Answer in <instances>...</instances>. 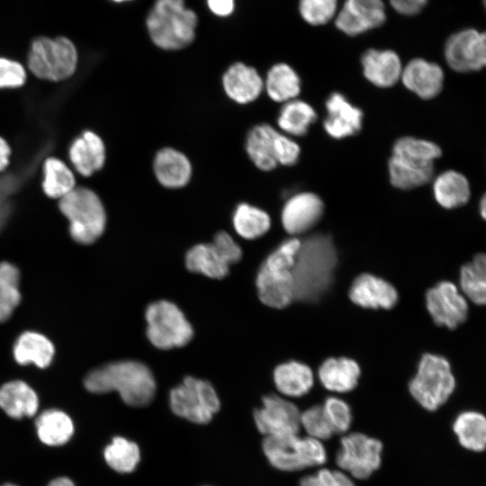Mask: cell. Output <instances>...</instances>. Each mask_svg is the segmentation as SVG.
<instances>
[{
    "instance_id": "obj_1",
    "label": "cell",
    "mask_w": 486,
    "mask_h": 486,
    "mask_svg": "<svg viewBox=\"0 0 486 486\" xmlns=\"http://www.w3.org/2000/svg\"><path fill=\"white\" fill-rule=\"evenodd\" d=\"M337 263L336 248L328 235H312L301 242L292 267L293 300L320 299L331 284Z\"/></svg>"
},
{
    "instance_id": "obj_2",
    "label": "cell",
    "mask_w": 486,
    "mask_h": 486,
    "mask_svg": "<svg viewBox=\"0 0 486 486\" xmlns=\"http://www.w3.org/2000/svg\"><path fill=\"white\" fill-rule=\"evenodd\" d=\"M85 387L94 393L115 391L129 406L144 407L156 393V381L150 369L143 363L121 360L109 363L90 372Z\"/></svg>"
},
{
    "instance_id": "obj_3",
    "label": "cell",
    "mask_w": 486,
    "mask_h": 486,
    "mask_svg": "<svg viewBox=\"0 0 486 486\" xmlns=\"http://www.w3.org/2000/svg\"><path fill=\"white\" fill-rule=\"evenodd\" d=\"M441 156L440 147L433 141L410 136L397 140L388 162L391 184L410 190L429 183L434 161Z\"/></svg>"
},
{
    "instance_id": "obj_4",
    "label": "cell",
    "mask_w": 486,
    "mask_h": 486,
    "mask_svg": "<svg viewBox=\"0 0 486 486\" xmlns=\"http://www.w3.org/2000/svg\"><path fill=\"white\" fill-rule=\"evenodd\" d=\"M146 25L157 47L177 50L194 40L197 15L185 7L184 0H156L147 16Z\"/></svg>"
},
{
    "instance_id": "obj_5",
    "label": "cell",
    "mask_w": 486,
    "mask_h": 486,
    "mask_svg": "<svg viewBox=\"0 0 486 486\" xmlns=\"http://www.w3.org/2000/svg\"><path fill=\"white\" fill-rule=\"evenodd\" d=\"M300 245L296 238L284 241L261 265L256 284L258 297L266 306L282 309L293 301L292 267Z\"/></svg>"
},
{
    "instance_id": "obj_6",
    "label": "cell",
    "mask_w": 486,
    "mask_h": 486,
    "mask_svg": "<svg viewBox=\"0 0 486 486\" xmlns=\"http://www.w3.org/2000/svg\"><path fill=\"white\" fill-rule=\"evenodd\" d=\"M59 209L69 221L73 239L80 244L94 243L104 233L106 213L99 196L92 190L74 188L60 198Z\"/></svg>"
},
{
    "instance_id": "obj_7",
    "label": "cell",
    "mask_w": 486,
    "mask_h": 486,
    "mask_svg": "<svg viewBox=\"0 0 486 486\" xmlns=\"http://www.w3.org/2000/svg\"><path fill=\"white\" fill-rule=\"evenodd\" d=\"M262 448L270 464L284 472L322 465L327 460L321 441L299 434L265 436Z\"/></svg>"
},
{
    "instance_id": "obj_8",
    "label": "cell",
    "mask_w": 486,
    "mask_h": 486,
    "mask_svg": "<svg viewBox=\"0 0 486 486\" xmlns=\"http://www.w3.org/2000/svg\"><path fill=\"white\" fill-rule=\"evenodd\" d=\"M454 388L455 378L450 363L435 354L423 355L417 374L409 384L412 397L429 411L445 404Z\"/></svg>"
},
{
    "instance_id": "obj_9",
    "label": "cell",
    "mask_w": 486,
    "mask_h": 486,
    "mask_svg": "<svg viewBox=\"0 0 486 486\" xmlns=\"http://www.w3.org/2000/svg\"><path fill=\"white\" fill-rule=\"evenodd\" d=\"M77 51L66 37H39L28 55L30 70L38 77L59 81L71 76L77 66Z\"/></svg>"
},
{
    "instance_id": "obj_10",
    "label": "cell",
    "mask_w": 486,
    "mask_h": 486,
    "mask_svg": "<svg viewBox=\"0 0 486 486\" xmlns=\"http://www.w3.org/2000/svg\"><path fill=\"white\" fill-rule=\"evenodd\" d=\"M146 334L157 348L181 347L194 336L193 327L183 311L173 302L160 300L149 304L145 311Z\"/></svg>"
},
{
    "instance_id": "obj_11",
    "label": "cell",
    "mask_w": 486,
    "mask_h": 486,
    "mask_svg": "<svg viewBox=\"0 0 486 486\" xmlns=\"http://www.w3.org/2000/svg\"><path fill=\"white\" fill-rule=\"evenodd\" d=\"M169 405L178 417L193 423H209L220 402L213 386L205 380L187 376L169 393Z\"/></svg>"
},
{
    "instance_id": "obj_12",
    "label": "cell",
    "mask_w": 486,
    "mask_h": 486,
    "mask_svg": "<svg viewBox=\"0 0 486 486\" xmlns=\"http://www.w3.org/2000/svg\"><path fill=\"white\" fill-rule=\"evenodd\" d=\"M382 444L360 432L344 435L336 454V463L350 477L364 480L381 465Z\"/></svg>"
},
{
    "instance_id": "obj_13",
    "label": "cell",
    "mask_w": 486,
    "mask_h": 486,
    "mask_svg": "<svg viewBox=\"0 0 486 486\" xmlns=\"http://www.w3.org/2000/svg\"><path fill=\"white\" fill-rule=\"evenodd\" d=\"M444 56L455 72L482 70L486 68V31L465 28L453 33L446 41Z\"/></svg>"
},
{
    "instance_id": "obj_14",
    "label": "cell",
    "mask_w": 486,
    "mask_h": 486,
    "mask_svg": "<svg viewBox=\"0 0 486 486\" xmlns=\"http://www.w3.org/2000/svg\"><path fill=\"white\" fill-rule=\"evenodd\" d=\"M426 306L433 321L449 329L456 328L468 318V300L450 281H441L427 291Z\"/></svg>"
},
{
    "instance_id": "obj_15",
    "label": "cell",
    "mask_w": 486,
    "mask_h": 486,
    "mask_svg": "<svg viewBox=\"0 0 486 486\" xmlns=\"http://www.w3.org/2000/svg\"><path fill=\"white\" fill-rule=\"evenodd\" d=\"M301 412L292 401L278 395H266L262 407L254 411L258 431L265 436H281L299 434Z\"/></svg>"
},
{
    "instance_id": "obj_16",
    "label": "cell",
    "mask_w": 486,
    "mask_h": 486,
    "mask_svg": "<svg viewBox=\"0 0 486 486\" xmlns=\"http://www.w3.org/2000/svg\"><path fill=\"white\" fill-rule=\"evenodd\" d=\"M385 19L382 0H346L335 24L346 34L355 36L381 26Z\"/></svg>"
},
{
    "instance_id": "obj_17",
    "label": "cell",
    "mask_w": 486,
    "mask_h": 486,
    "mask_svg": "<svg viewBox=\"0 0 486 486\" xmlns=\"http://www.w3.org/2000/svg\"><path fill=\"white\" fill-rule=\"evenodd\" d=\"M324 211L322 200L313 193L302 192L291 196L282 210V224L291 235L304 233L314 227Z\"/></svg>"
},
{
    "instance_id": "obj_18",
    "label": "cell",
    "mask_w": 486,
    "mask_h": 486,
    "mask_svg": "<svg viewBox=\"0 0 486 486\" xmlns=\"http://www.w3.org/2000/svg\"><path fill=\"white\" fill-rule=\"evenodd\" d=\"M327 116L323 126L332 138L340 140L358 133L362 128L363 112L338 92L326 101Z\"/></svg>"
},
{
    "instance_id": "obj_19",
    "label": "cell",
    "mask_w": 486,
    "mask_h": 486,
    "mask_svg": "<svg viewBox=\"0 0 486 486\" xmlns=\"http://www.w3.org/2000/svg\"><path fill=\"white\" fill-rule=\"evenodd\" d=\"M400 77L406 88L423 100H430L442 91L445 74L438 64L417 58L402 68Z\"/></svg>"
},
{
    "instance_id": "obj_20",
    "label": "cell",
    "mask_w": 486,
    "mask_h": 486,
    "mask_svg": "<svg viewBox=\"0 0 486 486\" xmlns=\"http://www.w3.org/2000/svg\"><path fill=\"white\" fill-rule=\"evenodd\" d=\"M349 298L363 308L389 310L396 304L398 293L385 280L370 274H363L353 282Z\"/></svg>"
},
{
    "instance_id": "obj_21",
    "label": "cell",
    "mask_w": 486,
    "mask_h": 486,
    "mask_svg": "<svg viewBox=\"0 0 486 486\" xmlns=\"http://www.w3.org/2000/svg\"><path fill=\"white\" fill-rule=\"evenodd\" d=\"M222 86L229 98L238 104H246L260 95L264 82L254 68L236 62L223 74Z\"/></svg>"
},
{
    "instance_id": "obj_22",
    "label": "cell",
    "mask_w": 486,
    "mask_h": 486,
    "mask_svg": "<svg viewBox=\"0 0 486 486\" xmlns=\"http://www.w3.org/2000/svg\"><path fill=\"white\" fill-rule=\"evenodd\" d=\"M153 170L158 183L169 189L185 186L192 177V165L188 158L173 148L158 151L153 161Z\"/></svg>"
},
{
    "instance_id": "obj_23",
    "label": "cell",
    "mask_w": 486,
    "mask_h": 486,
    "mask_svg": "<svg viewBox=\"0 0 486 486\" xmlns=\"http://www.w3.org/2000/svg\"><path fill=\"white\" fill-rule=\"evenodd\" d=\"M361 63L365 78L378 87H390L401 76L400 59L396 52L390 50L370 49L363 54Z\"/></svg>"
},
{
    "instance_id": "obj_24",
    "label": "cell",
    "mask_w": 486,
    "mask_h": 486,
    "mask_svg": "<svg viewBox=\"0 0 486 486\" xmlns=\"http://www.w3.org/2000/svg\"><path fill=\"white\" fill-rule=\"evenodd\" d=\"M105 146L94 132L86 130L76 138L69 149L70 160L84 176H89L100 170L105 163Z\"/></svg>"
},
{
    "instance_id": "obj_25",
    "label": "cell",
    "mask_w": 486,
    "mask_h": 486,
    "mask_svg": "<svg viewBox=\"0 0 486 486\" xmlns=\"http://www.w3.org/2000/svg\"><path fill=\"white\" fill-rule=\"evenodd\" d=\"M432 188L436 202L446 210L460 208L471 198V186L467 177L454 169L439 174L434 179Z\"/></svg>"
},
{
    "instance_id": "obj_26",
    "label": "cell",
    "mask_w": 486,
    "mask_h": 486,
    "mask_svg": "<svg viewBox=\"0 0 486 486\" xmlns=\"http://www.w3.org/2000/svg\"><path fill=\"white\" fill-rule=\"evenodd\" d=\"M230 265L213 242L197 244L185 256V266L189 271L213 279L224 278L229 274Z\"/></svg>"
},
{
    "instance_id": "obj_27",
    "label": "cell",
    "mask_w": 486,
    "mask_h": 486,
    "mask_svg": "<svg viewBox=\"0 0 486 486\" xmlns=\"http://www.w3.org/2000/svg\"><path fill=\"white\" fill-rule=\"evenodd\" d=\"M359 376V365L346 357L328 358L319 369V378L322 385L330 392L339 393L355 389Z\"/></svg>"
},
{
    "instance_id": "obj_28",
    "label": "cell",
    "mask_w": 486,
    "mask_h": 486,
    "mask_svg": "<svg viewBox=\"0 0 486 486\" xmlns=\"http://www.w3.org/2000/svg\"><path fill=\"white\" fill-rule=\"evenodd\" d=\"M278 131L269 124L253 127L246 140V150L255 166L263 171H270L277 166L275 158V138Z\"/></svg>"
},
{
    "instance_id": "obj_29",
    "label": "cell",
    "mask_w": 486,
    "mask_h": 486,
    "mask_svg": "<svg viewBox=\"0 0 486 486\" xmlns=\"http://www.w3.org/2000/svg\"><path fill=\"white\" fill-rule=\"evenodd\" d=\"M38 406L36 392L22 381H13L0 388V407L13 418L33 416Z\"/></svg>"
},
{
    "instance_id": "obj_30",
    "label": "cell",
    "mask_w": 486,
    "mask_h": 486,
    "mask_svg": "<svg viewBox=\"0 0 486 486\" xmlns=\"http://www.w3.org/2000/svg\"><path fill=\"white\" fill-rule=\"evenodd\" d=\"M274 384L282 394L301 397L311 389L314 379L310 368L300 362L290 361L279 364L274 371Z\"/></svg>"
},
{
    "instance_id": "obj_31",
    "label": "cell",
    "mask_w": 486,
    "mask_h": 486,
    "mask_svg": "<svg viewBox=\"0 0 486 486\" xmlns=\"http://www.w3.org/2000/svg\"><path fill=\"white\" fill-rule=\"evenodd\" d=\"M14 356L21 364L32 363L40 368H45L52 361L54 346L43 335L28 331L16 340Z\"/></svg>"
},
{
    "instance_id": "obj_32",
    "label": "cell",
    "mask_w": 486,
    "mask_h": 486,
    "mask_svg": "<svg viewBox=\"0 0 486 486\" xmlns=\"http://www.w3.org/2000/svg\"><path fill=\"white\" fill-rule=\"evenodd\" d=\"M459 286L467 300L477 305H486V253L476 254L462 266Z\"/></svg>"
},
{
    "instance_id": "obj_33",
    "label": "cell",
    "mask_w": 486,
    "mask_h": 486,
    "mask_svg": "<svg viewBox=\"0 0 486 486\" xmlns=\"http://www.w3.org/2000/svg\"><path fill=\"white\" fill-rule=\"evenodd\" d=\"M35 425L40 440L51 446L66 444L74 433V424L70 417L58 410L42 412L37 418Z\"/></svg>"
},
{
    "instance_id": "obj_34",
    "label": "cell",
    "mask_w": 486,
    "mask_h": 486,
    "mask_svg": "<svg viewBox=\"0 0 486 486\" xmlns=\"http://www.w3.org/2000/svg\"><path fill=\"white\" fill-rule=\"evenodd\" d=\"M462 446L472 451L486 448V417L474 410L460 413L453 426Z\"/></svg>"
},
{
    "instance_id": "obj_35",
    "label": "cell",
    "mask_w": 486,
    "mask_h": 486,
    "mask_svg": "<svg viewBox=\"0 0 486 486\" xmlns=\"http://www.w3.org/2000/svg\"><path fill=\"white\" fill-rule=\"evenodd\" d=\"M266 88L272 100L288 102L300 94L301 79L289 65L278 63L269 69L266 79Z\"/></svg>"
},
{
    "instance_id": "obj_36",
    "label": "cell",
    "mask_w": 486,
    "mask_h": 486,
    "mask_svg": "<svg viewBox=\"0 0 486 486\" xmlns=\"http://www.w3.org/2000/svg\"><path fill=\"white\" fill-rule=\"evenodd\" d=\"M235 231L243 238L255 239L267 232L271 219L266 212L248 204L239 203L232 216Z\"/></svg>"
},
{
    "instance_id": "obj_37",
    "label": "cell",
    "mask_w": 486,
    "mask_h": 486,
    "mask_svg": "<svg viewBox=\"0 0 486 486\" xmlns=\"http://www.w3.org/2000/svg\"><path fill=\"white\" fill-rule=\"evenodd\" d=\"M317 114L308 103L292 99L286 102L279 112L278 126L286 133L302 136L315 122Z\"/></svg>"
},
{
    "instance_id": "obj_38",
    "label": "cell",
    "mask_w": 486,
    "mask_h": 486,
    "mask_svg": "<svg viewBox=\"0 0 486 486\" xmlns=\"http://www.w3.org/2000/svg\"><path fill=\"white\" fill-rule=\"evenodd\" d=\"M104 457L115 472L129 473L135 470L140 453L138 445L122 436H115L104 448Z\"/></svg>"
},
{
    "instance_id": "obj_39",
    "label": "cell",
    "mask_w": 486,
    "mask_h": 486,
    "mask_svg": "<svg viewBox=\"0 0 486 486\" xmlns=\"http://www.w3.org/2000/svg\"><path fill=\"white\" fill-rule=\"evenodd\" d=\"M43 190L51 198H62L75 188V177L71 170L55 158L44 163Z\"/></svg>"
},
{
    "instance_id": "obj_40",
    "label": "cell",
    "mask_w": 486,
    "mask_h": 486,
    "mask_svg": "<svg viewBox=\"0 0 486 486\" xmlns=\"http://www.w3.org/2000/svg\"><path fill=\"white\" fill-rule=\"evenodd\" d=\"M20 300L18 269L3 262L0 264V322L11 316Z\"/></svg>"
},
{
    "instance_id": "obj_41",
    "label": "cell",
    "mask_w": 486,
    "mask_h": 486,
    "mask_svg": "<svg viewBox=\"0 0 486 486\" xmlns=\"http://www.w3.org/2000/svg\"><path fill=\"white\" fill-rule=\"evenodd\" d=\"M301 428L306 436L323 442L333 436L334 431L321 405H315L301 412Z\"/></svg>"
},
{
    "instance_id": "obj_42",
    "label": "cell",
    "mask_w": 486,
    "mask_h": 486,
    "mask_svg": "<svg viewBox=\"0 0 486 486\" xmlns=\"http://www.w3.org/2000/svg\"><path fill=\"white\" fill-rule=\"evenodd\" d=\"M321 406L334 434L341 435L349 430L352 423V411L345 400L331 396L327 398Z\"/></svg>"
},
{
    "instance_id": "obj_43",
    "label": "cell",
    "mask_w": 486,
    "mask_h": 486,
    "mask_svg": "<svg viewBox=\"0 0 486 486\" xmlns=\"http://www.w3.org/2000/svg\"><path fill=\"white\" fill-rule=\"evenodd\" d=\"M337 3V0H300L299 11L308 23L320 25L334 16Z\"/></svg>"
},
{
    "instance_id": "obj_44",
    "label": "cell",
    "mask_w": 486,
    "mask_h": 486,
    "mask_svg": "<svg viewBox=\"0 0 486 486\" xmlns=\"http://www.w3.org/2000/svg\"><path fill=\"white\" fill-rule=\"evenodd\" d=\"M300 486H356L351 477L341 470L320 469L314 474L304 476Z\"/></svg>"
},
{
    "instance_id": "obj_45",
    "label": "cell",
    "mask_w": 486,
    "mask_h": 486,
    "mask_svg": "<svg viewBox=\"0 0 486 486\" xmlns=\"http://www.w3.org/2000/svg\"><path fill=\"white\" fill-rule=\"evenodd\" d=\"M25 78V70L19 62L0 58V87L21 86Z\"/></svg>"
},
{
    "instance_id": "obj_46",
    "label": "cell",
    "mask_w": 486,
    "mask_h": 486,
    "mask_svg": "<svg viewBox=\"0 0 486 486\" xmlns=\"http://www.w3.org/2000/svg\"><path fill=\"white\" fill-rule=\"evenodd\" d=\"M299 145L287 136L278 132L275 138V158L277 164L294 165L300 157Z\"/></svg>"
},
{
    "instance_id": "obj_47",
    "label": "cell",
    "mask_w": 486,
    "mask_h": 486,
    "mask_svg": "<svg viewBox=\"0 0 486 486\" xmlns=\"http://www.w3.org/2000/svg\"><path fill=\"white\" fill-rule=\"evenodd\" d=\"M212 242L223 252L230 264L240 260L241 248L229 233L225 231L216 233Z\"/></svg>"
},
{
    "instance_id": "obj_48",
    "label": "cell",
    "mask_w": 486,
    "mask_h": 486,
    "mask_svg": "<svg viewBox=\"0 0 486 486\" xmlns=\"http://www.w3.org/2000/svg\"><path fill=\"white\" fill-rule=\"evenodd\" d=\"M393 9L404 15H415L426 6L428 0H390Z\"/></svg>"
},
{
    "instance_id": "obj_49",
    "label": "cell",
    "mask_w": 486,
    "mask_h": 486,
    "mask_svg": "<svg viewBox=\"0 0 486 486\" xmlns=\"http://www.w3.org/2000/svg\"><path fill=\"white\" fill-rule=\"evenodd\" d=\"M210 10L218 16H228L234 9V0H207Z\"/></svg>"
},
{
    "instance_id": "obj_50",
    "label": "cell",
    "mask_w": 486,
    "mask_h": 486,
    "mask_svg": "<svg viewBox=\"0 0 486 486\" xmlns=\"http://www.w3.org/2000/svg\"><path fill=\"white\" fill-rule=\"evenodd\" d=\"M10 154L11 150L8 144L0 137V172L9 164Z\"/></svg>"
},
{
    "instance_id": "obj_51",
    "label": "cell",
    "mask_w": 486,
    "mask_h": 486,
    "mask_svg": "<svg viewBox=\"0 0 486 486\" xmlns=\"http://www.w3.org/2000/svg\"><path fill=\"white\" fill-rule=\"evenodd\" d=\"M9 214V204L6 198H4L0 193V230L4 226Z\"/></svg>"
},
{
    "instance_id": "obj_52",
    "label": "cell",
    "mask_w": 486,
    "mask_h": 486,
    "mask_svg": "<svg viewBox=\"0 0 486 486\" xmlns=\"http://www.w3.org/2000/svg\"><path fill=\"white\" fill-rule=\"evenodd\" d=\"M48 486H75L73 482L67 477H58L52 480Z\"/></svg>"
},
{
    "instance_id": "obj_53",
    "label": "cell",
    "mask_w": 486,
    "mask_h": 486,
    "mask_svg": "<svg viewBox=\"0 0 486 486\" xmlns=\"http://www.w3.org/2000/svg\"><path fill=\"white\" fill-rule=\"evenodd\" d=\"M479 213L482 220L486 221V191L483 193L479 201Z\"/></svg>"
},
{
    "instance_id": "obj_54",
    "label": "cell",
    "mask_w": 486,
    "mask_h": 486,
    "mask_svg": "<svg viewBox=\"0 0 486 486\" xmlns=\"http://www.w3.org/2000/svg\"><path fill=\"white\" fill-rule=\"evenodd\" d=\"M111 1L116 2V3H121V2L131 1V0H111Z\"/></svg>"
},
{
    "instance_id": "obj_55",
    "label": "cell",
    "mask_w": 486,
    "mask_h": 486,
    "mask_svg": "<svg viewBox=\"0 0 486 486\" xmlns=\"http://www.w3.org/2000/svg\"><path fill=\"white\" fill-rule=\"evenodd\" d=\"M483 5H484V8H485V11H486V0H483Z\"/></svg>"
},
{
    "instance_id": "obj_56",
    "label": "cell",
    "mask_w": 486,
    "mask_h": 486,
    "mask_svg": "<svg viewBox=\"0 0 486 486\" xmlns=\"http://www.w3.org/2000/svg\"><path fill=\"white\" fill-rule=\"evenodd\" d=\"M3 486H16V485H14V484H4Z\"/></svg>"
}]
</instances>
